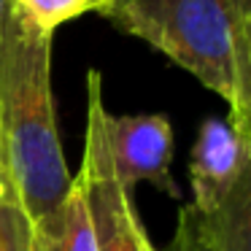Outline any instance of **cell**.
I'll list each match as a JSON object with an SVG mask.
<instances>
[{
    "mask_svg": "<svg viewBox=\"0 0 251 251\" xmlns=\"http://www.w3.org/2000/svg\"><path fill=\"white\" fill-rule=\"evenodd\" d=\"M51 44L8 3L0 25V192L27 224L49 216L71 189L51 92Z\"/></svg>",
    "mask_w": 251,
    "mask_h": 251,
    "instance_id": "6da1fadb",
    "label": "cell"
},
{
    "mask_svg": "<svg viewBox=\"0 0 251 251\" xmlns=\"http://www.w3.org/2000/svg\"><path fill=\"white\" fill-rule=\"evenodd\" d=\"M105 19L189 71L251 132V0H114Z\"/></svg>",
    "mask_w": 251,
    "mask_h": 251,
    "instance_id": "7a4b0ae2",
    "label": "cell"
},
{
    "mask_svg": "<svg viewBox=\"0 0 251 251\" xmlns=\"http://www.w3.org/2000/svg\"><path fill=\"white\" fill-rule=\"evenodd\" d=\"M111 111L103 103V76L98 71L87 73V141L84 162L78 176L84 178L92 208L98 251H157L141 216L135 211L132 192L122 184L108 149Z\"/></svg>",
    "mask_w": 251,
    "mask_h": 251,
    "instance_id": "3957f363",
    "label": "cell"
},
{
    "mask_svg": "<svg viewBox=\"0 0 251 251\" xmlns=\"http://www.w3.org/2000/svg\"><path fill=\"white\" fill-rule=\"evenodd\" d=\"M251 132H240L229 119L208 116L197 130L189 159L192 211L213 216L240 192L251 189Z\"/></svg>",
    "mask_w": 251,
    "mask_h": 251,
    "instance_id": "277c9868",
    "label": "cell"
},
{
    "mask_svg": "<svg viewBox=\"0 0 251 251\" xmlns=\"http://www.w3.org/2000/svg\"><path fill=\"white\" fill-rule=\"evenodd\" d=\"M108 149L114 168L127 189L151 181L157 189L176 195L170 176L173 165V125L165 114H108Z\"/></svg>",
    "mask_w": 251,
    "mask_h": 251,
    "instance_id": "5b68a950",
    "label": "cell"
},
{
    "mask_svg": "<svg viewBox=\"0 0 251 251\" xmlns=\"http://www.w3.org/2000/svg\"><path fill=\"white\" fill-rule=\"evenodd\" d=\"M27 251H98L92 208L81 176H73L65 200L30 224Z\"/></svg>",
    "mask_w": 251,
    "mask_h": 251,
    "instance_id": "8992f818",
    "label": "cell"
},
{
    "mask_svg": "<svg viewBox=\"0 0 251 251\" xmlns=\"http://www.w3.org/2000/svg\"><path fill=\"white\" fill-rule=\"evenodd\" d=\"M33 27L54 35L60 25L89 11V0H8Z\"/></svg>",
    "mask_w": 251,
    "mask_h": 251,
    "instance_id": "52a82bcc",
    "label": "cell"
},
{
    "mask_svg": "<svg viewBox=\"0 0 251 251\" xmlns=\"http://www.w3.org/2000/svg\"><path fill=\"white\" fill-rule=\"evenodd\" d=\"M170 251H205V246L200 243L195 227H192V219H189L186 208H181V213H178V232H176V240H173V249Z\"/></svg>",
    "mask_w": 251,
    "mask_h": 251,
    "instance_id": "ba28073f",
    "label": "cell"
},
{
    "mask_svg": "<svg viewBox=\"0 0 251 251\" xmlns=\"http://www.w3.org/2000/svg\"><path fill=\"white\" fill-rule=\"evenodd\" d=\"M111 3H114V0H89V11H95V14H100V17H105V11L111 8Z\"/></svg>",
    "mask_w": 251,
    "mask_h": 251,
    "instance_id": "9c48e42d",
    "label": "cell"
},
{
    "mask_svg": "<svg viewBox=\"0 0 251 251\" xmlns=\"http://www.w3.org/2000/svg\"><path fill=\"white\" fill-rule=\"evenodd\" d=\"M6 6H8V0H0V25H3V14H6Z\"/></svg>",
    "mask_w": 251,
    "mask_h": 251,
    "instance_id": "30bf717a",
    "label": "cell"
}]
</instances>
